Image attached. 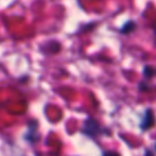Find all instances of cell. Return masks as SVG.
Returning <instances> with one entry per match:
<instances>
[{
    "label": "cell",
    "instance_id": "obj_1",
    "mask_svg": "<svg viewBox=\"0 0 156 156\" xmlns=\"http://www.w3.org/2000/svg\"><path fill=\"white\" fill-rule=\"evenodd\" d=\"M84 136L89 138V139H93L95 140L96 138H101V136H105V135H111V130L102 127L95 118H93L91 116H88L84 122H83V126L79 130Z\"/></svg>",
    "mask_w": 156,
    "mask_h": 156
},
{
    "label": "cell",
    "instance_id": "obj_2",
    "mask_svg": "<svg viewBox=\"0 0 156 156\" xmlns=\"http://www.w3.org/2000/svg\"><path fill=\"white\" fill-rule=\"evenodd\" d=\"M38 127L39 126H38L37 119H29L27 132L23 134V139L27 143H29L30 145H34L40 140V133L38 132Z\"/></svg>",
    "mask_w": 156,
    "mask_h": 156
},
{
    "label": "cell",
    "instance_id": "obj_3",
    "mask_svg": "<svg viewBox=\"0 0 156 156\" xmlns=\"http://www.w3.org/2000/svg\"><path fill=\"white\" fill-rule=\"evenodd\" d=\"M156 123V117H155V113L151 108H146L143 113V118L139 123V128L141 132H147L150 130Z\"/></svg>",
    "mask_w": 156,
    "mask_h": 156
},
{
    "label": "cell",
    "instance_id": "obj_4",
    "mask_svg": "<svg viewBox=\"0 0 156 156\" xmlns=\"http://www.w3.org/2000/svg\"><path fill=\"white\" fill-rule=\"evenodd\" d=\"M135 29H136V22L133 21V20H128V21L124 22L123 26L119 28V33H121V34H124V35H128V34L133 33Z\"/></svg>",
    "mask_w": 156,
    "mask_h": 156
},
{
    "label": "cell",
    "instance_id": "obj_5",
    "mask_svg": "<svg viewBox=\"0 0 156 156\" xmlns=\"http://www.w3.org/2000/svg\"><path fill=\"white\" fill-rule=\"evenodd\" d=\"M156 76V68L155 67H152V66H147V65H145L144 66V68H143V77H144V79H151V78H154Z\"/></svg>",
    "mask_w": 156,
    "mask_h": 156
},
{
    "label": "cell",
    "instance_id": "obj_6",
    "mask_svg": "<svg viewBox=\"0 0 156 156\" xmlns=\"http://www.w3.org/2000/svg\"><path fill=\"white\" fill-rule=\"evenodd\" d=\"M138 88H139L140 91H149L151 87H150V84L147 83V79H144V80H141V82L138 84Z\"/></svg>",
    "mask_w": 156,
    "mask_h": 156
},
{
    "label": "cell",
    "instance_id": "obj_7",
    "mask_svg": "<svg viewBox=\"0 0 156 156\" xmlns=\"http://www.w3.org/2000/svg\"><path fill=\"white\" fill-rule=\"evenodd\" d=\"M154 146H155V151H156V143H155V145H154Z\"/></svg>",
    "mask_w": 156,
    "mask_h": 156
}]
</instances>
